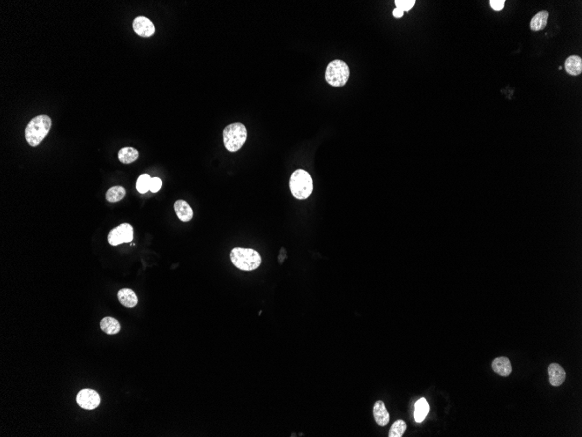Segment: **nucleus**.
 I'll list each match as a JSON object with an SVG mask.
<instances>
[{"label": "nucleus", "instance_id": "nucleus-11", "mask_svg": "<svg viewBox=\"0 0 582 437\" xmlns=\"http://www.w3.org/2000/svg\"><path fill=\"white\" fill-rule=\"evenodd\" d=\"M174 211L178 218L182 222H189L193 218L194 211L191 207L184 200H178L174 205Z\"/></svg>", "mask_w": 582, "mask_h": 437}, {"label": "nucleus", "instance_id": "nucleus-14", "mask_svg": "<svg viewBox=\"0 0 582 437\" xmlns=\"http://www.w3.org/2000/svg\"><path fill=\"white\" fill-rule=\"evenodd\" d=\"M565 69L568 75L577 76L582 72V58L577 55H570L565 61Z\"/></svg>", "mask_w": 582, "mask_h": 437}, {"label": "nucleus", "instance_id": "nucleus-4", "mask_svg": "<svg viewBox=\"0 0 582 437\" xmlns=\"http://www.w3.org/2000/svg\"><path fill=\"white\" fill-rule=\"evenodd\" d=\"M248 133L244 125L241 122L232 123L224 129V145L228 151L236 152L244 145Z\"/></svg>", "mask_w": 582, "mask_h": 437}, {"label": "nucleus", "instance_id": "nucleus-22", "mask_svg": "<svg viewBox=\"0 0 582 437\" xmlns=\"http://www.w3.org/2000/svg\"><path fill=\"white\" fill-rule=\"evenodd\" d=\"M415 0H396L395 4L399 10L404 11H409L415 4Z\"/></svg>", "mask_w": 582, "mask_h": 437}, {"label": "nucleus", "instance_id": "nucleus-24", "mask_svg": "<svg viewBox=\"0 0 582 437\" xmlns=\"http://www.w3.org/2000/svg\"><path fill=\"white\" fill-rule=\"evenodd\" d=\"M505 2V0H491V7L493 8L494 11H501L504 8Z\"/></svg>", "mask_w": 582, "mask_h": 437}, {"label": "nucleus", "instance_id": "nucleus-5", "mask_svg": "<svg viewBox=\"0 0 582 437\" xmlns=\"http://www.w3.org/2000/svg\"><path fill=\"white\" fill-rule=\"evenodd\" d=\"M350 77V68L345 61L335 60L329 63L325 71L326 82L336 87H343L348 82Z\"/></svg>", "mask_w": 582, "mask_h": 437}, {"label": "nucleus", "instance_id": "nucleus-10", "mask_svg": "<svg viewBox=\"0 0 582 437\" xmlns=\"http://www.w3.org/2000/svg\"><path fill=\"white\" fill-rule=\"evenodd\" d=\"M492 367L494 373L503 377H508L512 372V366L510 359L506 357H499L492 363Z\"/></svg>", "mask_w": 582, "mask_h": 437}, {"label": "nucleus", "instance_id": "nucleus-19", "mask_svg": "<svg viewBox=\"0 0 582 437\" xmlns=\"http://www.w3.org/2000/svg\"><path fill=\"white\" fill-rule=\"evenodd\" d=\"M126 196V189L121 186H114L109 188L107 192L106 198L109 203H114L120 202Z\"/></svg>", "mask_w": 582, "mask_h": 437}, {"label": "nucleus", "instance_id": "nucleus-18", "mask_svg": "<svg viewBox=\"0 0 582 437\" xmlns=\"http://www.w3.org/2000/svg\"><path fill=\"white\" fill-rule=\"evenodd\" d=\"M429 412V404L426 402L425 398L419 399L416 402L415 410H414V418L417 423H421L423 420L426 418L427 414Z\"/></svg>", "mask_w": 582, "mask_h": 437}, {"label": "nucleus", "instance_id": "nucleus-6", "mask_svg": "<svg viewBox=\"0 0 582 437\" xmlns=\"http://www.w3.org/2000/svg\"><path fill=\"white\" fill-rule=\"evenodd\" d=\"M133 227L131 224H121L114 228L108 234V243L111 246H117L123 243H129L133 240Z\"/></svg>", "mask_w": 582, "mask_h": 437}, {"label": "nucleus", "instance_id": "nucleus-9", "mask_svg": "<svg viewBox=\"0 0 582 437\" xmlns=\"http://www.w3.org/2000/svg\"><path fill=\"white\" fill-rule=\"evenodd\" d=\"M549 382L554 387H560L566 380V372L562 366L556 363H552L548 366Z\"/></svg>", "mask_w": 582, "mask_h": 437}, {"label": "nucleus", "instance_id": "nucleus-15", "mask_svg": "<svg viewBox=\"0 0 582 437\" xmlns=\"http://www.w3.org/2000/svg\"><path fill=\"white\" fill-rule=\"evenodd\" d=\"M100 328L104 333L107 334H116L121 331V325L116 319L113 317H105L100 321Z\"/></svg>", "mask_w": 582, "mask_h": 437}, {"label": "nucleus", "instance_id": "nucleus-13", "mask_svg": "<svg viewBox=\"0 0 582 437\" xmlns=\"http://www.w3.org/2000/svg\"><path fill=\"white\" fill-rule=\"evenodd\" d=\"M373 414L376 423L380 426H385L390 422V414L382 401H377L373 408Z\"/></svg>", "mask_w": 582, "mask_h": 437}, {"label": "nucleus", "instance_id": "nucleus-7", "mask_svg": "<svg viewBox=\"0 0 582 437\" xmlns=\"http://www.w3.org/2000/svg\"><path fill=\"white\" fill-rule=\"evenodd\" d=\"M77 402L82 409L92 410L100 405V396L92 389H83L77 395Z\"/></svg>", "mask_w": 582, "mask_h": 437}, {"label": "nucleus", "instance_id": "nucleus-8", "mask_svg": "<svg viewBox=\"0 0 582 437\" xmlns=\"http://www.w3.org/2000/svg\"><path fill=\"white\" fill-rule=\"evenodd\" d=\"M133 29L136 34L143 38H148L154 34L155 26L149 18L146 17H137L133 22Z\"/></svg>", "mask_w": 582, "mask_h": 437}, {"label": "nucleus", "instance_id": "nucleus-17", "mask_svg": "<svg viewBox=\"0 0 582 437\" xmlns=\"http://www.w3.org/2000/svg\"><path fill=\"white\" fill-rule=\"evenodd\" d=\"M139 157L138 150H135L134 148L131 147H126V148H122L119 153H118V158L119 160L121 161L122 164H129L134 163L135 161L137 160Z\"/></svg>", "mask_w": 582, "mask_h": 437}, {"label": "nucleus", "instance_id": "nucleus-20", "mask_svg": "<svg viewBox=\"0 0 582 437\" xmlns=\"http://www.w3.org/2000/svg\"><path fill=\"white\" fill-rule=\"evenodd\" d=\"M151 181H152V178L149 175L143 174L140 175V177L138 178L137 182H136V189L138 190L139 193L145 194L150 190Z\"/></svg>", "mask_w": 582, "mask_h": 437}, {"label": "nucleus", "instance_id": "nucleus-3", "mask_svg": "<svg viewBox=\"0 0 582 437\" xmlns=\"http://www.w3.org/2000/svg\"><path fill=\"white\" fill-rule=\"evenodd\" d=\"M290 189L292 195L297 199L309 198L313 191L312 177L309 172L304 170H296L291 175Z\"/></svg>", "mask_w": 582, "mask_h": 437}, {"label": "nucleus", "instance_id": "nucleus-21", "mask_svg": "<svg viewBox=\"0 0 582 437\" xmlns=\"http://www.w3.org/2000/svg\"><path fill=\"white\" fill-rule=\"evenodd\" d=\"M406 429H407V425H406L405 422H404L403 420H398L392 424L391 430L389 432V437H403Z\"/></svg>", "mask_w": 582, "mask_h": 437}, {"label": "nucleus", "instance_id": "nucleus-12", "mask_svg": "<svg viewBox=\"0 0 582 437\" xmlns=\"http://www.w3.org/2000/svg\"><path fill=\"white\" fill-rule=\"evenodd\" d=\"M118 299L122 306L128 308L135 307L138 303V298L135 293V291L131 289L123 288L119 291L117 294Z\"/></svg>", "mask_w": 582, "mask_h": 437}, {"label": "nucleus", "instance_id": "nucleus-16", "mask_svg": "<svg viewBox=\"0 0 582 437\" xmlns=\"http://www.w3.org/2000/svg\"><path fill=\"white\" fill-rule=\"evenodd\" d=\"M548 17H549L548 11H542L538 12L531 20L530 27L532 29V31L539 32V31L543 30L547 26Z\"/></svg>", "mask_w": 582, "mask_h": 437}, {"label": "nucleus", "instance_id": "nucleus-1", "mask_svg": "<svg viewBox=\"0 0 582 437\" xmlns=\"http://www.w3.org/2000/svg\"><path fill=\"white\" fill-rule=\"evenodd\" d=\"M230 259L234 266L244 271L256 270L262 263L261 255L251 248L235 247L231 251Z\"/></svg>", "mask_w": 582, "mask_h": 437}, {"label": "nucleus", "instance_id": "nucleus-23", "mask_svg": "<svg viewBox=\"0 0 582 437\" xmlns=\"http://www.w3.org/2000/svg\"><path fill=\"white\" fill-rule=\"evenodd\" d=\"M162 187V181L160 178L154 177L152 178V181H151V187H150V191L153 193H157L160 190Z\"/></svg>", "mask_w": 582, "mask_h": 437}, {"label": "nucleus", "instance_id": "nucleus-2", "mask_svg": "<svg viewBox=\"0 0 582 437\" xmlns=\"http://www.w3.org/2000/svg\"><path fill=\"white\" fill-rule=\"evenodd\" d=\"M51 127L52 120L45 114H40L31 120L25 128V139L29 145H39L50 131Z\"/></svg>", "mask_w": 582, "mask_h": 437}, {"label": "nucleus", "instance_id": "nucleus-25", "mask_svg": "<svg viewBox=\"0 0 582 437\" xmlns=\"http://www.w3.org/2000/svg\"><path fill=\"white\" fill-rule=\"evenodd\" d=\"M392 14H393V16H394L395 18H400L403 17V15H404V11H401V10H399V9H398V8H396L394 11H393V12H392Z\"/></svg>", "mask_w": 582, "mask_h": 437}]
</instances>
